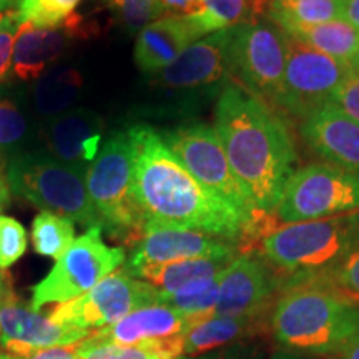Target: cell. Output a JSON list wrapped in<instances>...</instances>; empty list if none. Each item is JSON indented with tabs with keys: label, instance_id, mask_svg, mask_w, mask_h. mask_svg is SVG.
I'll use <instances>...</instances> for the list:
<instances>
[{
	"label": "cell",
	"instance_id": "1",
	"mask_svg": "<svg viewBox=\"0 0 359 359\" xmlns=\"http://www.w3.org/2000/svg\"><path fill=\"white\" fill-rule=\"evenodd\" d=\"M133 147V195L147 223L201 231L226 241L253 243L271 226L273 213L251 219L206 190L148 125L128 130Z\"/></svg>",
	"mask_w": 359,
	"mask_h": 359
},
{
	"label": "cell",
	"instance_id": "2",
	"mask_svg": "<svg viewBox=\"0 0 359 359\" xmlns=\"http://www.w3.org/2000/svg\"><path fill=\"white\" fill-rule=\"evenodd\" d=\"M213 128L255 210L275 212L296 163L293 138L281 116L263 98L230 83L217 102Z\"/></svg>",
	"mask_w": 359,
	"mask_h": 359
},
{
	"label": "cell",
	"instance_id": "3",
	"mask_svg": "<svg viewBox=\"0 0 359 359\" xmlns=\"http://www.w3.org/2000/svg\"><path fill=\"white\" fill-rule=\"evenodd\" d=\"M269 326L283 346L331 354L359 336V302L320 278L302 281L280 294Z\"/></svg>",
	"mask_w": 359,
	"mask_h": 359
},
{
	"label": "cell",
	"instance_id": "4",
	"mask_svg": "<svg viewBox=\"0 0 359 359\" xmlns=\"http://www.w3.org/2000/svg\"><path fill=\"white\" fill-rule=\"evenodd\" d=\"M273 266L314 275L359 250V210L298 223H281L259 241Z\"/></svg>",
	"mask_w": 359,
	"mask_h": 359
},
{
	"label": "cell",
	"instance_id": "5",
	"mask_svg": "<svg viewBox=\"0 0 359 359\" xmlns=\"http://www.w3.org/2000/svg\"><path fill=\"white\" fill-rule=\"evenodd\" d=\"M13 195L82 226L102 228V219L90 200L85 172L62 163L45 151H20L6 167Z\"/></svg>",
	"mask_w": 359,
	"mask_h": 359
},
{
	"label": "cell",
	"instance_id": "6",
	"mask_svg": "<svg viewBox=\"0 0 359 359\" xmlns=\"http://www.w3.org/2000/svg\"><path fill=\"white\" fill-rule=\"evenodd\" d=\"M90 200L102 219V231L125 243H137L145 215L133 195V147L128 132H116L85 172Z\"/></svg>",
	"mask_w": 359,
	"mask_h": 359
},
{
	"label": "cell",
	"instance_id": "7",
	"mask_svg": "<svg viewBox=\"0 0 359 359\" xmlns=\"http://www.w3.org/2000/svg\"><path fill=\"white\" fill-rule=\"evenodd\" d=\"M125 264V250L102 240V228H88L75 238L57 259L52 271L32 290L30 308L40 311L47 304H62L79 298Z\"/></svg>",
	"mask_w": 359,
	"mask_h": 359
},
{
	"label": "cell",
	"instance_id": "8",
	"mask_svg": "<svg viewBox=\"0 0 359 359\" xmlns=\"http://www.w3.org/2000/svg\"><path fill=\"white\" fill-rule=\"evenodd\" d=\"M359 210V175L314 161L294 170L275 208L281 223L309 222Z\"/></svg>",
	"mask_w": 359,
	"mask_h": 359
},
{
	"label": "cell",
	"instance_id": "9",
	"mask_svg": "<svg viewBox=\"0 0 359 359\" xmlns=\"http://www.w3.org/2000/svg\"><path fill=\"white\" fill-rule=\"evenodd\" d=\"M165 145L182 165L218 198L226 201L251 219H262L271 213H258L235 177L222 142L213 127L206 123L183 125L163 133Z\"/></svg>",
	"mask_w": 359,
	"mask_h": 359
},
{
	"label": "cell",
	"instance_id": "10",
	"mask_svg": "<svg viewBox=\"0 0 359 359\" xmlns=\"http://www.w3.org/2000/svg\"><path fill=\"white\" fill-rule=\"evenodd\" d=\"M160 294L161 291L154 285L130 276L122 269L111 273L88 293L57 304L48 318L58 325L95 331L114 325L137 309L160 304Z\"/></svg>",
	"mask_w": 359,
	"mask_h": 359
},
{
	"label": "cell",
	"instance_id": "11",
	"mask_svg": "<svg viewBox=\"0 0 359 359\" xmlns=\"http://www.w3.org/2000/svg\"><path fill=\"white\" fill-rule=\"evenodd\" d=\"M288 40L273 24L250 22L233 27L230 42L231 75L245 90L275 103L285 75Z\"/></svg>",
	"mask_w": 359,
	"mask_h": 359
},
{
	"label": "cell",
	"instance_id": "12",
	"mask_svg": "<svg viewBox=\"0 0 359 359\" xmlns=\"http://www.w3.org/2000/svg\"><path fill=\"white\" fill-rule=\"evenodd\" d=\"M288 40L285 75L275 103L298 118H306L326 103L353 69L326 53L314 50L298 40Z\"/></svg>",
	"mask_w": 359,
	"mask_h": 359
},
{
	"label": "cell",
	"instance_id": "13",
	"mask_svg": "<svg viewBox=\"0 0 359 359\" xmlns=\"http://www.w3.org/2000/svg\"><path fill=\"white\" fill-rule=\"evenodd\" d=\"M92 331L58 325L40 311L22 303L11 286L0 296V348L12 354H32L60 346H72Z\"/></svg>",
	"mask_w": 359,
	"mask_h": 359
},
{
	"label": "cell",
	"instance_id": "14",
	"mask_svg": "<svg viewBox=\"0 0 359 359\" xmlns=\"http://www.w3.org/2000/svg\"><path fill=\"white\" fill-rule=\"evenodd\" d=\"M235 245L201 231L145 223L140 240L123 264V271L191 258H235Z\"/></svg>",
	"mask_w": 359,
	"mask_h": 359
},
{
	"label": "cell",
	"instance_id": "15",
	"mask_svg": "<svg viewBox=\"0 0 359 359\" xmlns=\"http://www.w3.org/2000/svg\"><path fill=\"white\" fill-rule=\"evenodd\" d=\"M280 288L278 276L266 262L241 253L226 264L219 275L217 316H246L269 309Z\"/></svg>",
	"mask_w": 359,
	"mask_h": 359
},
{
	"label": "cell",
	"instance_id": "16",
	"mask_svg": "<svg viewBox=\"0 0 359 359\" xmlns=\"http://www.w3.org/2000/svg\"><path fill=\"white\" fill-rule=\"evenodd\" d=\"M233 29L196 40L172 65L155 74L154 85L167 90L212 87L231 75L230 42Z\"/></svg>",
	"mask_w": 359,
	"mask_h": 359
},
{
	"label": "cell",
	"instance_id": "17",
	"mask_svg": "<svg viewBox=\"0 0 359 359\" xmlns=\"http://www.w3.org/2000/svg\"><path fill=\"white\" fill-rule=\"evenodd\" d=\"M82 24L79 13L58 27L22 24L13 42L11 74L25 82L37 80L48 65L69 50L75 40L87 35Z\"/></svg>",
	"mask_w": 359,
	"mask_h": 359
},
{
	"label": "cell",
	"instance_id": "18",
	"mask_svg": "<svg viewBox=\"0 0 359 359\" xmlns=\"http://www.w3.org/2000/svg\"><path fill=\"white\" fill-rule=\"evenodd\" d=\"M304 143L326 163L359 175V123L333 103L313 111L302 122Z\"/></svg>",
	"mask_w": 359,
	"mask_h": 359
},
{
	"label": "cell",
	"instance_id": "19",
	"mask_svg": "<svg viewBox=\"0 0 359 359\" xmlns=\"http://www.w3.org/2000/svg\"><path fill=\"white\" fill-rule=\"evenodd\" d=\"M105 122L88 109H72L50 118L45 128L48 154L62 163L82 172L93 163L102 150Z\"/></svg>",
	"mask_w": 359,
	"mask_h": 359
},
{
	"label": "cell",
	"instance_id": "20",
	"mask_svg": "<svg viewBox=\"0 0 359 359\" xmlns=\"http://www.w3.org/2000/svg\"><path fill=\"white\" fill-rule=\"evenodd\" d=\"M196 323L200 321L178 313L167 304H150L127 314L114 325L92 331L88 338L122 346L155 344L180 338Z\"/></svg>",
	"mask_w": 359,
	"mask_h": 359
},
{
	"label": "cell",
	"instance_id": "21",
	"mask_svg": "<svg viewBox=\"0 0 359 359\" xmlns=\"http://www.w3.org/2000/svg\"><path fill=\"white\" fill-rule=\"evenodd\" d=\"M196 40L200 35L187 15H163L137 34L135 64L143 74L155 75L172 65Z\"/></svg>",
	"mask_w": 359,
	"mask_h": 359
},
{
	"label": "cell",
	"instance_id": "22",
	"mask_svg": "<svg viewBox=\"0 0 359 359\" xmlns=\"http://www.w3.org/2000/svg\"><path fill=\"white\" fill-rule=\"evenodd\" d=\"M266 311L246 316H212L205 318L182 336L183 356H198L215 348L231 343L262 330Z\"/></svg>",
	"mask_w": 359,
	"mask_h": 359
},
{
	"label": "cell",
	"instance_id": "23",
	"mask_svg": "<svg viewBox=\"0 0 359 359\" xmlns=\"http://www.w3.org/2000/svg\"><path fill=\"white\" fill-rule=\"evenodd\" d=\"M233 258H191L165 264H147L128 275L150 283L161 293H178L210 278L218 276Z\"/></svg>",
	"mask_w": 359,
	"mask_h": 359
},
{
	"label": "cell",
	"instance_id": "24",
	"mask_svg": "<svg viewBox=\"0 0 359 359\" xmlns=\"http://www.w3.org/2000/svg\"><path fill=\"white\" fill-rule=\"evenodd\" d=\"M82 90L83 75L77 69L53 67L35 80L30 95L35 111L45 118H53L72 110Z\"/></svg>",
	"mask_w": 359,
	"mask_h": 359
},
{
	"label": "cell",
	"instance_id": "25",
	"mask_svg": "<svg viewBox=\"0 0 359 359\" xmlns=\"http://www.w3.org/2000/svg\"><path fill=\"white\" fill-rule=\"evenodd\" d=\"M281 30L288 37L348 65H351L359 47V30L344 19L314 25H290Z\"/></svg>",
	"mask_w": 359,
	"mask_h": 359
},
{
	"label": "cell",
	"instance_id": "26",
	"mask_svg": "<svg viewBox=\"0 0 359 359\" xmlns=\"http://www.w3.org/2000/svg\"><path fill=\"white\" fill-rule=\"evenodd\" d=\"M268 17L280 29L325 24L343 19V0H271Z\"/></svg>",
	"mask_w": 359,
	"mask_h": 359
},
{
	"label": "cell",
	"instance_id": "27",
	"mask_svg": "<svg viewBox=\"0 0 359 359\" xmlns=\"http://www.w3.org/2000/svg\"><path fill=\"white\" fill-rule=\"evenodd\" d=\"M77 359H180L182 354V336L155 344H122L100 343L92 338H85L77 343Z\"/></svg>",
	"mask_w": 359,
	"mask_h": 359
},
{
	"label": "cell",
	"instance_id": "28",
	"mask_svg": "<svg viewBox=\"0 0 359 359\" xmlns=\"http://www.w3.org/2000/svg\"><path fill=\"white\" fill-rule=\"evenodd\" d=\"M193 29L200 35L222 32L251 22L250 0H201L198 12L187 15Z\"/></svg>",
	"mask_w": 359,
	"mask_h": 359
},
{
	"label": "cell",
	"instance_id": "29",
	"mask_svg": "<svg viewBox=\"0 0 359 359\" xmlns=\"http://www.w3.org/2000/svg\"><path fill=\"white\" fill-rule=\"evenodd\" d=\"M75 241V224L60 215L42 212L34 218L32 243L39 255L58 259Z\"/></svg>",
	"mask_w": 359,
	"mask_h": 359
},
{
	"label": "cell",
	"instance_id": "30",
	"mask_svg": "<svg viewBox=\"0 0 359 359\" xmlns=\"http://www.w3.org/2000/svg\"><path fill=\"white\" fill-rule=\"evenodd\" d=\"M219 275L196 283V285L178 291V293H161L160 304H167V306L177 309L178 313L193 318V320H205V318L212 316L215 308H217Z\"/></svg>",
	"mask_w": 359,
	"mask_h": 359
},
{
	"label": "cell",
	"instance_id": "31",
	"mask_svg": "<svg viewBox=\"0 0 359 359\" xmlns=\"http://www.w3.org/2000/svg\"><path fill=\"white\" fill-rule=\"evenodd\" d=\"M82 0H20L15 8L22 24L37 27H58L75 15Z\"/></svg>",
	"mask_w": 359,
	"mask_h": 359
},
{
	"label": "cell",
	"instance_id": "32",
	"mask_svg": "<svg viewBox=\"0 0 359 359\" xmlns=\"http://www.w3.org/2000/svg\"><path fill=\"white\" fill-rule=\"evenodd\" d=\"M29 132L25 115L15 103L0 98V167L20 154Z\"/></svg>",
	"mask_w": 359,
	"mask_h": 359
},
{
	"label": "cell",
	"instance_id": "33",
	"mask_svg": "<svg viewBox=\"0 0 359 359\" xmlns=\"http://www.w3.org/2000/svg\"><path fill=\"white\" fill-rule=\"evenodd\" d=\"M115 20L130 35L138 34L143 27L163 17L158 0H107Z\"/></svg>",
	"mask_w": 359,
	"mask_h": 359
},
{
	"label": "cell",
	"instance_id": "34",
	"mask_svg": "<svg viewBox=\"0 0 359 359\" xmlns=\"http://www.w3.org/2000/svg\"><path fill=\"white\" fill-rule=\"evenodd\" d=\"M29 245L27 231L15 218L0 215V269L11 268L24 257Z\"/></svg>",
	"mask_w": 359,
	"mask_h": 359
},
{
	"label": "cell",
	"instance_id": "35",
	"mask_svg": "<svg viewBox=\"0 0 359 359\" xmlns=\"http://www.w3.org/2000/svg\"><path fill=\"white\" fill-rule=\"evenodd\" d=\"M318 278L359 299V250L353 251L349 257L334 264L333 268L325 269Z\"/></svg>",
	"mask_w": 359,
	"mask_h": 359
},
{
	"label": "cell",
	"instance_id": "36",
	"mask_svg": "<svg viewBox=\"0 0 359 359\" xmlns=\"http://www.w3.org/2000/svg\"><path fill=\"white\" fill-rule=\"evenodd\" d=\"M330 103L359 123V72L351 69L336 87Z\"/></svg>",
	"mask_w": 359,
	"mask_h": 359
},
{
	"label": "cell",
	"instance_id": "37",
	"mask_svg": "<svg viewBox=\"0 0 359 359\" xmlns=\"http://www.w3.org/2000/svg\"><path fill=\"white\" fill-rule=\"evenodd\" d=\"M20 22L15 11L0 13V83L6 82L12 69V52Z\"/></svg>",
	"mask_w": 359,
	"mask_h": 359
},
{
	"label": "cell",
	"instance_id": "38",
	"mask_svg": "<svg viewBox=\"0 0 359 359\" xmlns=\"http://www.w3.org/2000/svg\"><path fill=\"white\" fill-rule=\"evenodd\" d=\"M77 344L72 346H60V348H50L43 349V351H37L32 354H12L7 351H0V359H77Z\"/></svg>",
	"mask_w": 359,
	"mask_h": 359
},
{
	"label": "cell",
	"instance_id": "39",
	"mask_svg": "<svg viewBox=\"0 0 359 359\" xmlns=\"http://www.w3.org/2000/svg\"><path fill=\"white\" fill-rule=\"evenodd\" d=\"M163 15H191L198 12L201 0H158Z\"/></svg>",
	"mask_w": 359,
	"mask_h": 359
},
{
	"label": "cell",
	"instance_id": "40",
	"mask_svg": "<svg viewBox=\"0 0 359 359\" xmlns=\"http://www.w3.org/2000/svg\"><path fill=\"white\" fill-rule=\"evenodd\" d=\"M330 359H359V336L339 348L338 351L331 353Z\"/></svg>",
	"mask_w": 359,
	"mask_h": 359
},
{
	"label": "cell",
	"instance_id": "41",
	"mask_svg": "<svg viewBox=\"0 0 359 359\" xmlns=\"http://www.w3.org/2000/svg\"><path fill=\"white\" fill-rule=\"evenodd\" d=\"M343 19L359 30V0H343Z\"/></svg>",
	"mask_w": 359,
	"mask_h": 359
},
{
	"label": "cell",
	"instance_id": "42",
	"mask_svg": "<svg viewBox=\"0 0 359 359\" xmlns=\"http://www.w3.org/2000/svg\"><path fill=\"white\" fill-rule=\"evenodd\" d=\"M11 198V188H8L7 177H6V168L0 167V210L6 208Z\"/></svg>",
	"mask_w": 359,
	"mask_h": 359
},
{
	"label": "cell",
	"instance_id": "43",
	"mask_svg": "<svg viewBox=\"0 0 359 359\" xmlns=\"http://www.w3.org/2000/svg\"><path fill=\"white\" fill-rule=\"evenodd\" d=\"M269 4H271V0H250L251 22H253L255 17H258L259 13L264 12V8H268Z\"/></svg>",
	"mask_w": 359,
	"mask_h": 359
},
{
	"label": "cell",
	"instance_id": "44",
	"mask_svg": "<svg viewBox=\"0 0 359 359\" xmlns=\"http://www.w3.org/2000/svg\"><path fill=\"white\" fill-rule=\"evenodd\" d=\"M20 0H0V13L12 12V8H17Z\"/></svg>",
	"mask_w": 359,
	"mask_h": 359
},
{
	"label": "cell",
	"instance_id": "45",
	"mask_svg": "<svg viewBox=\"0 0 359 359\" xmlns=\"http://www.w3.org/2000/svg\"><path fill=\"white\" fill-rule=\"evenodd\" d=\"M351 67L356 72H359V47H358V50H356V53H354V57L351 60Z\"/></svg>",
	"mask_w": 359,
	"mask_h": 359
},
{
	"label": "cell",
	"instance_id": "46",
	"mask_svg": "<svg viewBox=\"0 0 359 359\" xmlns=\"http://www.w3.org/2000/svg\"><path fill=\"white\" fill-rule=\"evenodd\" d=\"M6 288H7V280H6V276H4V273L0 271V296H2L4 290Z\"/></svg>",
	"mask_w": 359,
	"mask_h": 359
},
{
	"label": "cell",
	"instance_id": "47",
	"mask_svg": "<svg viewBox=\"0 0 359 359\" xmlns=\"http://www.w3.org/2000/svg\"><path fill=\"white\" fill-rule=\"evenodd\" d=\"M354 299H356V298H354ZM358 302H359V299H358Z\"/></svg>",
	"mask_w": 359,
	"mask_h": 359
}]
</instances>
